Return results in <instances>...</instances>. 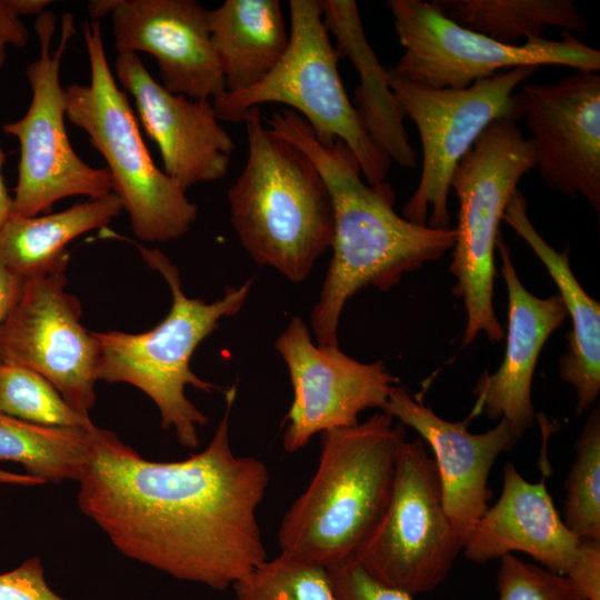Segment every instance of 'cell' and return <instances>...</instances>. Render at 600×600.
Listing matches in <instances>:
<instances>
[{"mask_svg":"<svg viewBox=\"0 0 600 600\" xmlns=\"http://www.w3.org/2000/svg\"><path fill=\"white\" fill-rule=\"evenodd\" d=\"M406 441V426L384 412L322 432L318 468L281 520V552L327 569L357 560L387 509Z\"/></svg>","mask_w":600,"mask_h":600,"instance_id":"3957f363","label":"cell"},{"mask_svg":"<svg viewBox=\"0 0 600 600\" xmlns=\"http://www.w3.org/2000/svg\"><path fill=\"white\" fill-rule=\"evenodd\" d=\"M81 27L90 82L64 88L66 118L88 134L106 160L134 236L146 242L178 239L196 221L198 207L153 162L127 94L109 67L99 20Z\"/></svg>","mask_w":600,"mask_h":600,"instance_id":"8992f818","label":"cell"},{"mask_svg":"<svg viewBox=\"0 0 600 600\" xmlns=\"http://www.w3.org/2000/svg\"><path fill=\"white\" fill-rule=\"evenodd\" d=\"M237 600H340L323 566L281 552L233 587Z\"/></svg>","mask_w":600,"mask_h":600,"instance_id":"83f0119b","label":"cell"},{"mask_svg":"<svg viewBox=\"0 0 600 600\" xmlns=\"http://www.w3.org/2000/svg\"><path fill=\"white\" fill-rule=\"evenodd\" d=\"M287 51L248 90L212 101L219 120L242 122L261 103H282L299 113L322 144L341 140L358 160L366 182H384L391 160L372 142L343 87L338 56L323 23L321 0H290Z\"/></svg>","mask_w":600,"mask_h":600,"instance_id":"ba28073f","label":"cell"},{"mask_svg":"<svg viewBox=\"0 0 600 600\" xmlns=\"http://www.w3.org/2000/svg\"><path fill=\"white\" fill-rule=\"evenodd\" d=\"M123 210L114 192L46 216H11L0 228V263L23 281L67 269V246L79 236L106 228Z\"/></svg>","mask_w":600,"mask_h":600,"instance_id":"cb8c5ba5","label":"cell"},{"mask_svg":"<svg viewBox=\"0 0 600 600\" xmlns=\"http://www.w3.org/2000/svg\"><path fill=\"white\" fill-rule=\"evenodd\" d=\"M541 180L600 212V76L576 70L518 92Z\"/></svg>","mask_w":600,"mask_h":600,"instance_id":"9a60e30c","label":"cell"},{"mask_svg":"<svg viewBox=\"0 0 600 600\" xmlns=\"http://www.w3.org/2000/svg\"><path fill=\"white\" fill-rule=\"evenodd\" d=\"M502 221L529 244L544 264L570 316L568 349L559 360V372L561 379L576 390V414L580 416L596 403L600 392V304L574 277L569 247L557 251L536 230L527 214L526 198L519 190L510 198Z\"/></svg>","mask_w":600,"mask_h":600,"instance_id":"44dd1931","label":"cell"},{"mask_svg":"<svg viewBox=\"0 0 600 600\" xmlns=\"http://www.w3.org/2000/svg\"><path fill=\"white\" fill-rule=\"evenodd\" d=\"M571 580L587 600H600V540L582 539L581 556Z\"/></svg>","mask_w":600,"mask_h":600,"instance_id":"d6a6232c","label":"cell"},{"mask_svg":"<svg viewBox=\"0 0 600 600\" xmlns=\"http://www.w3.org/2000/svg\"><path fill=\"white\" fill-rule=\"evenodd\" d=\"M283 358L293 389V400L282 446L289 453L306 447L317 434L357 426L369 408L383 410L397 381L383 361L360 362L339 347L314 344L308 326L296 316L274 341Z\"/></svg>","mask_w":600,"mask_h":600,"instance_id":"5bb4252c","label":"cell"},{"mask_svg":"<svg viewBox=\"0 0 600 600\" xmlns=\"http://www.w3.org/2000/svg\"><path fill=\"white\" fill-rule=\"evenodd\" d=\"M92 426H42L0 412V461L22 464L28 476L43 483L78 481L89 456Z\"/></svg>","mask_w":600,"mask_h":600,"instance_id":"484cf974","label":"cell"},{"mask_svg":"<svg viewBox=\"0 0 600 600\" xmlns=\"http://www.w3.org/2000/svg\"><path fill=\"white\" fill-rule=\"evenodd\" d=\"M328 570L340 600H413L411 594L377 581L357 560Z\"/></svg>","mask_w":600,"mask_h":600,"instance_id":"4dcf8cb0","label":"cell"},{"mask_svg":"<svg viewBox=\"0 0 600 600\" xmlns=\"http://www.w3.org/2000/svg\"><path fill=\"white\" fill-rule=\"evenodd\" d=\"M242 122L248 157L227 193L231 224L253 261L301 282L332 246L328 188L312 161L268 128L259 107Z\"/></svg>","mask_w":600,"mask_h":600,"instance_id":"277c9868","label":"cell"},{"mask_svg":"<svg viewBox=\"0 0 600 600\" xmlns=\"http://www.w3.org/2000/svg\"><path fill=\"white\" fill-rule=\"evenodd\" d=\"M22 287L23 280L0 263V332L10 312L19 301Z\"/></svg>","mask_w":600,"mask_h":600,"instance_id":"e575fe53","label":"cell"},{"mask_svg":"<svg viewBox=\"0 0 600 600\" xmlns=\"http://www.w3.org/2000/svg\"><path fill=\"white\" fill-rule=\"evenodd\" d=\"M538 68L504 70L461 90L424 87L386 68L399 110L416 124L422 149L420 180L403 207V218L451 228L448 196L458 163L491 122L522 118L516 89Z\"/></svg>","mask_w":600,"mask_h":600,"instance_id":"9c48e42d","label":"cell"},{"mask_svg":"<svg viewBox=\"0 0 600 600\" xmlns=\"http://www.w3.org/2000/svg\"><path fill=\"white\" fill-rule=\"evenodd\" d=\"M226 92L257 84L279 62L289 32L279 0H226L208 12Z\"/></svg>","mask_w":600,"mask_h":600,"instance_id":"603a6c76","label":"cell"},{"mask_svg":"<svg viewBox=\"0 0 600 600\" xmlns=\"http://www.w3.org/2000/svg\"><path fill=\"white\" fill-rule=\"evenodd\" d=\"M236 386L204 450L173 462L143 459L94 424L78 504L126 557L184 581L226 590L268 559L257 519L266 463L234 454Z\"/></svg>","mask_w":600,"mask_h":600,"instance_id":"6da1fadb","label":"cell"},{"mask_svg":"<svg viewBox=\"0 0 600 600\" xmlns=\"http://www.w3.org/2000/svg\"><path fill=\"white\" fill-rule=\"evenodd\" d=\"M323 23L337 39L338 58H348L360 74L354 91L356 110L368 136L391 161L412 169L417 152L403 126V116L388 84L387 70L370 47L352 0H321Z\"/></svg>","mask_w":600,"mask_h":600,"instance_id":"7402d4cb","label":"cell"},{"mask_svg":"<svg viewBox=\"0 0 600 600\" xmlns=\"http://www.w3.org/2000/svg\"><path fill=\"white\" fill-rule=\"evenodd\" d=\"M29 39L27 27L20 20L16 0H0V50L7 46L26 47Z\"/></svg>","mask_w":600,"mask_h":600,"instance_id":"836d02e7","label":"cell"},{"mask_svg":"<svg viewBox=\"0 0 600 600\" xmlns=\"http://www.w3.org/2000/svg\"><path fill=\"white\" fill-rule=\"evenodd\" d=\"M457 24L501 44L543 39L548 27L586 37L588 23L571 0H432Z\"/></svg>","mask_w":600,"mask_h":600,"instance_id":"d4e9b609","label":"cell"},{"mask_svg":"<svg viewBox=\"0 0 600 600\" xmlns=\"http://www.w3.org/2000/svg\"><path fill=\"white\" fill-rule=\"evenodd\" d=\"M6 60V50H0V71ZM6 154L0 148V228L12 216L13 211V198L9 194V191L4 184L2 177V166L4 163Z\"/></svg>","mask_w":600,"mask_h":600,"instance_id":"d590c367","label":"cell"},{"mask_svg":"<svg viewBox=\"0 0 600 600\" xmlns=\"http://www.w3.org/2000/svg\"><path fill=\"white\" fill-rule=\"evenodd\" d=\"M581 548L582 539L560 518L544 477L531 483L512 462L503 466L500 498L476 522L462 547L466 558L477 563L523 552L570 579Z\"/></svg>","mask_w":600,"mask_h":600,"instance_id":"ffe728a7","label":"cell"},{"mask_svg":"<svg viewBox=\"0 0 600 600\" xmlns=\"http://www.w3.org/2000/svg\"><path fill=\"white\" fill-rule=\"evenodd\" d=\"M0 412L42 426L93 424L88 414L73 409L44 377L10 363H0Z\"/></svg>","mask_w":600,"mask_h":600,"instance_id":"f1b7e54d","label":"cell"},{"mask_svg":"<svg viewBox=\"0 0 600 600\" xmlns=\"http://www.w3.org/2000/svg\"><path fill=\"white\" fill-rule=\"evenodd\" d=\"M497 250L508 292L507 344L497 371H484L478 379L473 389L477 401L469 417L483 413L490 420L503 418L520 438L533 426L537 417L531 386L538 357L568 313L559 293L541 299L524 288L501 233Z\"/></svg>","mask_w":600,"mask_h":600,"instance_id":"d6986e66","label":"cell"},{"mask_svg":"<svg viewBox=\"0 0 600 600\" xmlns=\"http://www.w3.org/2000/svg\"><path fill=\"white\" fill-rule=\"evenodd\" d=\"M92 20L110 14L118 52H146L158 63L171 93L209 100L226 93L209 29L208 12L196 0H94Z\"/></svg>","mask_w":600,"mask_h":600,"instance_id":"2e32d148","label":"cell"},{"mask_svg":"<svg viewBox=\"0 0 600 600\" xmlns=\"http://www.w3.org/2000/svg\"><path fill=\"white\" fill-rule=\"evenodd\" d=\"M67 269L23 281L0 332V362L44 377L77 411L96 402L99 343L80 322L79 300L66 290Z\"/></svg>","mask_w":600,"mask_h":600,"instance_id":"4fadbf2b","label":"cell"},{"mask_svg":"<svg viewBox=\"0 0 600 600\" xmlns=\"http://www.w3.org/2000/svg\"><path fill=\"white\" fill-rule=\"evenodd\" d=\"M461 549L426 442L406 441L387 509L357 561L377 581L414 596L441 584Z\"/></svg>","mask_w":600,"mask_h":600,"instance_id":"7c38bea8","label":"cell"},{"mask_svg":"<svg viewBox=\"0 0 600 600\" xmlns=\"http://www.w3.org/2000/svg\"><path fill=\"white\" fill-rule=\"evenodd\" d=\"M534 167L530 139L504 118L483 130L452 174L459 211L450 272L457 280L452 293L462 299L467 314L463 347L480 332L493 342L504 336L492 302L494 251L504 209L520 179Z\"/></svg>","mask_w":600,"mask_h":600,"instance_id":"52a82bcc","label":"cell"},{"mask_svg":"<svg viewBox=\"0 0 600 600\" xmlns=\"http://www.w3.org/2000/svg\"><path fill=\"white\" fill-rule=\"evenodd\" d=\"M146 263L167 281L172 303L166 318L141 333L93 332L100 350L99 380L129 383L144 392L157 406L163 429H173L187 448L199 446L198 426L208 418L187 398V386L204 392L220 390L202 380L190 368L197 347L218 327L219 320L237 314L249 294L252 280L228 287L224 297L207 303L189 298L173 264L159 249L131 241Z\"/></svg>","mask_w":600,"mask_h":600,"instance_id":"5b68a950","label":"cell"},{"mask_svg":"<svg viewBox=\"0 0 600 600\" xmlns=\"http://www.w3.org/2000/svg\"><path fill=\"white\" fill-rule=\"evenodd\" d=\"M0 600H67L47 583L39 558H30L19 567L0 573Z\"/></svg>","mask_w":600,"mask_h":600,"instance_id":"1f68e13d","label":"cell"},{"mask_svg":"<svg viewBox=\"0 0 600 600\" xmlns=\"http://www.w3.org/2000/svg\"><path fill=\"white\" fill-rule=\"evenodd\" d=\"M386 6L404 49L390 69L424 87L461 90L521 66L600 69L599 50L568 31L562 30L559 40L543 38L509 47L457 24L430 2L389 0Z\"/></svg>","mask_w":600,"mask_h":600,"instance_id":"8fae6325","label":"cell"},{"mask_svg":"<svg viewBox=\"0 0 600 600\" xmlns=\"http://www.w3.org/2000/svg\"><path fill=\"white\" fill-rule=\"evenodd\" d=\"M566 480L564 524L580 539L600 540V409L594 407L574 443Z\"/></svg>","mask_w":600,"mask_h":600,"instance_id":"4316f807","label":"cell"},{"mask_svg":"<svg viewBox=\"0 0 600 600\" xmlns=\"http://www.w3.org/2000/svg\"><path fill=\"white\" fill-rule=\"evenodd\" d=\"M56 20L53 12L47 10L37 17L39 57L26 71L31 102L22 118L2 127L20 144L12 216L34 217L68 197L98 199L113 192L108 169L82 161L69 141L60 63L76 29L73 16L63 13L60 42L51 52Z\"/></svg>","mask_w":600,"mask_h":600,"instance_id":"30bf717a","label":"cell"},{"mask_svg":"<svg viewBox=\"0 0 600 600\" xmlns=\"http://www.w3.org/2000/svg\"><path fill=\"white\" fill-rule=\"evenodd\" d=\"M0 483H12L22 486H36L43 484L39 479H36L28 474L12 473L0 469Z\"/></svg>","mask_w":600,"mask_h":600,"instance_id":"74e56055","label":"cell"},{"mask_svg":"<svg viewBox=\"0 0 600 600\" xmlns=\"http://www.w3.org/2000/svg\"><path fill=\"white\" fill-rule=\"evenodd\" d=\"M114 72L159 148L163 172L182 190L227 174L236 144L219 123L212 101L171 93L134 52H118Z\"/></svg>","mask_w":600,"mask_h":600,"instance_id":"e0dca14e","label":"cell"},{"mask_svg":"<svg viewBox=\"0 0 600 600\" xmlns=\"http://www.w3.org/2000/svg\"><path fill=\"white\" fill-rule=\"evenodd\" d=\"M264 121L274 134L312 161L331 198L333 252L310 324L319 347H339V320L349 298L370 286L388 291L403 273L438 260L453 248L457 231L418 224L399 216L391 187L363 181L351 150L339 139L331 144L319 142L296 111L283 108Z\"/></svg>","mask_w":600,"mask_h":600,"instance_id":"7a4b0ae2","label":"cell"},{"mask_svg":"<svg viewBox=\"0 0 600 600\" xmlns=\"http://www.w3.org/2000/svg\"><path fill=\"white\" fill-rule=\"evenodd\" d=\"M51 3L49 0H16V6L20 16L40 14Z\"/></svg>","mask_w":600,"mask_h":600,"instance_id":"8d00e7d4","label":"cell"},{"mask_svg":"<svg viewBox=\"0 0 600 600\" xmlns=\"http://www.w3.org/2000/svg\"><path fill=\"white\" fill-rule=\"evenodd\" d=\"M499 600H587L567 576L524 562L512 553L500 558Z\"/></svg>","mask_w":600,"mask_h":600,"instance_id":"f546056e","label":"cell"},{"mask_svg":"<svg viewBox=\"0 0 600 600\" xmlns=\"http://www.w3.org/2000/svg\"><path fill=\"white\" fill-rule=\"evenodd\" d=\"M382 412L414 429L427 442L437 467L446 512L462 540L489 508L488 479L496 459L514 448L518 437L509 422L483 432L468 431V421H448L404 386H392Z\"/></svg>","mask_w":600,"mask_h":600,"instance_id":"ac0fdd59","label":"cell"}]
</instances>
